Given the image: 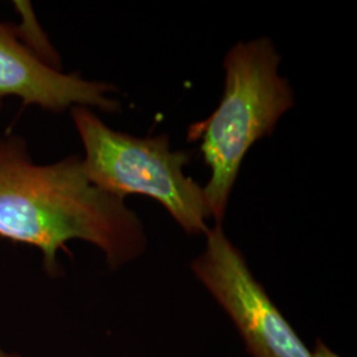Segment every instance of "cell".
I'll list each match as a JSON object with an SVG mask.
<instances>
[{"mask_svg":"<svg viewBox=\"0 0 357 357\" xmlns=\"http://www.w3.org/2000/svg\"><path fill=\"white\" fill-rule=\"evenodd\" d=\"M0 237L36 248L52 277L70 241L100 249L112 270L135 261L147 246L141 218L86 176L81 156L38 163L13 132L0 134Z\"/></svg>","mask_w":357,"mask_h":357,"instance_id":"6da1fadb","label":"cell"},{"mask_svg":"<svg viewBox=\"0 0 357 357\" xmlns=\"http://www.w3.org/2000/svg\"><path fill=\"white\" fill-rule=\"evenodd\" d=\"M192 273L233 321L252 357H312L293 326L257 281L221 225L205 234Z\"/></svg>","mask_w":357,"mask_h":357,"instance_id":"277c9868","label":"cell"},{"mask_svg":"<svg viewBox=\"0 0 357 357\" xmlns=\"http://www.w3.org/2000/svg\"><path fill=\"white\" fill-rule=\"evenodd\" d=\"M70 115L84 149V171L97 187L122 200L151 197L188 234L209 231L204 187L184 172L191 151L172 150L166 134L139 138L114 130L89 107H73Z\"/></svg>","mask_w":357,"mask_h":357,"instance_id":"3957f363","label":"cell"},{"mask_svg":"<svg viewBox=\"0 0 357 357\" xmlns=\"http://www.w3.org/2000/svg\"><path fill=\"white\" fill-rule=\"evenodd\" d=\"M311 354H312V357H342L339 356L337 354H335L321 340H317L314 351H311Z\"/></svg>","mask_w":357,"mask_h":357,"instance_id":"52a82bcc","label":"cell"},{"mask_svg":"<svg viewBox=\"0 0 357 357\" xmlns=\"http://www.w3.org/2000/svg\"><path fill=\"white\" fill-rule=\"evenodd\" d=\"M0 357H22L19 354L16 352H10V351H6L0 347Z\"/></svg>","mask_w":357,"mask_h":357,"instance_id":"ba28073f","label":"cell"},{"mask_svg":"<svg viewBox=\"0 0 357 357\" xmlns=\"http://www.w3.org/2000/svg\"><path fill=\"white\" fill-rule=\"evenodd\" d=\"M281 57L268 38L237 43L224 59L225 84L216 110L192 123L187 138L200 142L211 178L204 187L211 217L222 227L230 193L252 146L271 135L295 103L280 75Z\"/></svg>","mask_w":357,"mask_h":357,"instance_id":"7a4b0ae2","label":"cell"},{"mask_svg":"<svg viewBox=\"0 0 357 357\" xmlns=\"http://www.w3.org/2000/svg\"><path fill=\"white\" fill-rule=\"evenodd\" d=\"M13 7L19 15V22L13 24L16 38L43 64L63 70L61 57L44 28L38 23L33 6L26 0H13Z\"/></svg>","mask_w":357,"mask_h":357,"instance_id":"8992f818","label":"cell"},{"mask_svg":"<svg viewBox=\"0 0 357 357\" xmlns=\"http://www.w3.org/2000/svg\"><path fill=\"white\" fill-rule=\"evenodd\" d=\"M115 88L91 81L78 73H65L43 64L19 41L13 24L0 20V110L7 98L50 113L73 107H89L103 113H119Z\"/></svg>","mask_w":357,"mask_h":357,"instance_id":"5b68a950","label":"cell"}]
</instances>
